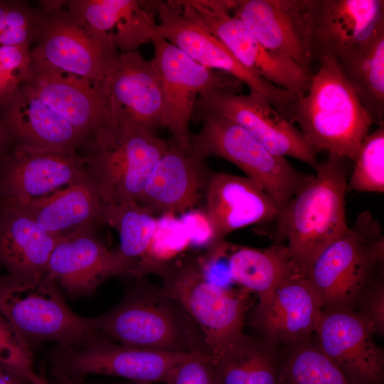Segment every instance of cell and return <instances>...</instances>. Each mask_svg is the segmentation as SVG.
I'll use <instances>...</instances> for the list:
<instances>
[{"mask_svg": "<svg viewBox=\"0 0 384 384\" xmlns=\"http://www.w3.org/2000/svg\"><path fill=\"white\" fill-rule=\"evenodd\" d=\"M159 289L176 302L196 324L214 363L244 334L249 292L210 282L198 262H187L165 272Z\"/></svg>", "mask_w": 384, "mask_h": 384, "instance_id": "cell-8", "label": "cell"}, {"mask_svg": "<svg viewBox=\"0 0 384 384\" xmlns=\"http://www.w3.org/2000/svg\"><path fill=\"white\" fill-rule=\"evenodd\" d=\"M112 118L151 129L163 127L160 81L149 60L137 51L120 54L108 80Z\"/></svg>", "mask_w": 384, "mask_h": 384, "instance_id": "cell-24", "label": "cell"}, {"mask_svg": "<svg viewBox=\"0 0 384 384\" xmlns=\"http://www.w3.org/2000/svg\"><path fill=\"white\" fill-rule=\"evenodd\" d=\"M26 45H1L0 66L21 83L28 72L31 56Z\"/></svg>", "mask_w": 384, "mask_h": 384, "instance_id": "cell-39", "label": "cell"}, {"mask_svg": "<svg viewBox=\"0 0 384 384\" xmlns=\"http://www.w3.org/2000/svg\"><path fill=\"white\" fill-rule=\"evenodd\" d=\"M3 105L4 127L20 144L36 149L75 151L80 146H89L91 143L22 83Z\"/></svg>", "mask_w": 384, "mask_h": 384, "instance_id": "cell-26", "label": "cell"}, {"mask_svg": "<svg viewBox=\"0 0 384 384\" xmlns=\"http://www.w3.org/2000/svg\"><path fill=\"white\" fill-rule=\"evenodd\" d=\"M230 250L227 260L231 280L255 294L259 304L267 302L283 282L302 275L284 245L262 249L231 246Z\"/></svg>", "mask_w": 384, "mask_h": 384, "instance_id": "cell-29", "label": "cell"}, {"mask_svg": "<svg viewBox=\"0 0 384 384\" xmlns=\"http://www.w3.org/2000/svg\"><path fill=\"white\" fill-rule=\"evenodd\" d=\"M42 4L46 17L31 58L93 84L108 86L120 53L73 16L61 1Z\"/></svg>", "mask_w": 384, "mask_h": 384, "instance_id": "cell-10", "label": "cell"}, {"mask_svg": "<svg viewBox=\"0 0 384 384\" xmlns=\"http://www.w3.org/2000/svg\"><path fill=\"white\" fill-rule=\"evenodd\" d=\"M21 82L0 66V105H3L17 90Z\"/></svg>", "mask_w": 384, "mask_h": 384, "instance_id": "cell-40", "label": "cell"}, {"mask_svg": "<svg viewBox=\"0 0 384 384\" xmlns=\"http://www.w3.org/2000/svg\"><path fill=\"white\" fill-rule=\"evenodd\" d=\"M103 203L89 177L18 207L47 233L63 238L93 229ZM15 208V207H14Z\"/></svg>", "mask_w": 384, "mask_h": 384, "instance_id": "cell-27", "label": "cell"}, {"mask_svg": "<svg viewBox=\"0 0 384 384\" xmlns=\"http://www.w3.org/2000/svg\"><path fill=\"white\" fill-rule=\"evenodd\" d=\"M88 177L75 151L18 144L0 166V207H21Z\"/></svg>", "mask_w": 384, "mask_h": 384, "instance_id": "cell-13", "label": "cell"}, {"mask_svg": "<svg viewBox=\"0 0 384 384\" xmlns=\"http://www.w3.org/2000/svg\"><path fill=\"white\" fill-rule=\"evenodd\" d=\"M314 334L319 348L352 384H382L383 350L355 312L323 311Z\"/></svg>", "mask_w": 384, "mask_h": 384, "instance_id": "cell-18", "label": "cell"}, {"mask_svg": "<svg viewBox=\"0 0 384 384\" xmlns=\"http://www.w3.org/2000/svg\"><path fill=\"white\" fill-rule=\"evenodd\" d=\"M191 354L127 346L101 335L80 347L55 346L49 359L53 375L58 380L71 381L102 375L153 384L163 383Z\"/></svg>", "mask_w": 384, "mask_h": 384, "instance_id": "cell-11", "label": "cell"}, {"mask_svg": "<svg viewBox=\"0 0 384 384\" xmlns=\"http://www.w3.org/2000/svg\"><path fill=\"white\" fill-rule=\"evenodd\" d=\"M306 92L288 107L309 144L354 161L373 124L334 57L320 61Z\"/></svg>", "mask_w": 384, "mask_h": 384, "instance_id": "cell-2", "label": "cell"}, {"mask_svg": "<svg viewBox=\"0 0 384 384\" xmlns=\"http://www.w3.org/2000/svg\"><path fill=\"white\" fill-rule=\"evenodd\" d=\"M203 159L171 142L149 174L138 203L154 215L194 207L209 177Z\"/></svg>", "mask_w": 384, "mask_h": 384, "instance_id": "cell-25", "label": "cell"}, {"mask_svg": "<svg viewBox=\"0 0 384 384\" xmlns=\"http://www.w3.org/2000/svg\"><path fill=\"white\" fill-rule=\"evenodd\" d=\"M162 383L217 384L215 363L206 353H193L174 367Z\"/></svg>", "mask_w": 384, "mask_h": 384, "instance_id": "cell-37", "label": "cell"}, {"mask_svg": "<svg viewBox=\"0 0 384 384\" xmlns=\"http://www.w3.org/2000/svg\"><path fill=\"white\" fill-rule=\"evenodd\" d=\"M336 60L372 122L384 124V30Z\"/></svg>", "mask_w": 384, "mask_h": 384, "instance_id": "cell-31", "label": "cell"}, {"mask_svg": "<svg viewBox=\"0 0 384 384\" xmlns=\"http://www.w3.org/2000/svg\"><path fill=\"white\" fill-rule=\"evenodd\" d=\"M45 17L43 9H32L16 1H0V44L29 46L38 38Z\"/></svg>", "mask_w": 384, "mask_h": 384, "instance_id": "cell-35", "label": "cell"}, {"mask_svg": "<svg viewBox=\"0 0 384 384\" xmlns=\"http://www.w3.org/2000/svg\"><path fill=\"white\" fill-rule=\"evenodd\" d=\"M321 303L304 276L283 282L266 303L250 314V323L267 343L279 346L312 336L322 314Z\"/></svg>", "mask_w": 384, "mask_h": 384, "instance_id": "cell-22", "label": "cell"}, {"mask_svg": "<svg viewBox=\"0 0 384 384\" xmlns=\"http://www.w3.org/2000/svg\"><path fill=\"white\" fill-rule=\"evenodd\" d=\"M211 246L236 230L276 220L279 211L262 187L245 176L216 173L205 190Z\"/></svg>", "mask_w": 384, "mask_h": 384, "instance_id": "cell-21", "label": "cell"}, {"mask_svg": "<svg viewBox=\"0 0 384 384\" xmlns=\"http://www.w3.org/2000/svg\"><path fill=\"white\" fill-rule=\"evenodd\" d=\"M196 107L199 112L216 114L238 124L274 154L293 157L314 169L318 164L316 151L302 132L257 92H207L198 96Z\"/></svg>", "mask_w": 384, "mask_h": 384, "instance_id": "cell-14", "label": "cell"}, {"mask_svg": "<svg viewBox=\"0 0 384 384\" xmlns=\"http://www.w3.org/2000/svg\"><path fill=\"white\" fill-rule=\"evenodd\" d=\"M151 42L154 53L149 61L161 86L163 127L171 132L179 146L189 149V122L198 96L214 90L236 93L240 82L201 65L159 35Z\"/></svg>", "mask_w": 384, "mask_h": 384, "instance_id": "cell-12", "label": "cell"}, {"mask_svg": "<svg viewBox=\"0 0 384 384\" xmlns=\"http://www.w3.org/2000/svg\"><path fill=\"white\" fill-rule=\"evenodd\" d=\"M62 5L120 54L137 50L156 36V1L70 0Z\"/></svg>", "mask_w": 384, "mask_h": 384, "instance_id": "cell-23", "label": "cell"}, {"mask_svg": "<svg viewBox=\"0 0 384 384\" xmlns=\"http://www.w3.org/2000/svg\"><path fill=\"white\" fill-rule=\"evenodd\" d=\"M278 214L273 244L284 245L304 276L316 257L348 228L346 158L329 153Z\"/></svg>", "mask_w": 384, "mask_h": 384, "instance_id": "cell-1", "label": "cell"}, {"mask_svg": "<svg viewBox=\"0 0 384 384\" xmlns=\"http://www.w3.org/2000/svg\"><path fill=\"white\" fill-rule=\"evenodd\" d=\"M158 35L177 46L201 65L219 70L265 96L287 119L288 107L298 97L277 87L242 65L183 1H156Z\"/></svg>", "mask_w": 384, "mask_h": 384, "instance_id": "cell-9", "label": "cell"}, {"mask_svg": "<svg viewBox=\"0 0 384 384\" xmlns=\"http://www.w3.org/2000/svg\"><path fill=\"white\" fill-rule=\"evenodd\" d=\"M305 26L312 60L336 59L384 30V1L306 0Z\"/></svg>", "mask_w": 384, "mask_h": 384, "instance_id": "cell-15", "label": "cell"}, {"mask_svg": "<svg viewBox=\"0 0 384 384\" xmlns=\"http://www.w3.org/2000/svg\"><path fill=\"white\" fill-rule=\"evenodd\" d=\"M0 363L22 372L36 383L43 380L34 370L32 348L1 314Z\"/></svg>", "mask_w": 384, "mask_h": 384, "instance_id": "cell-36", "label": "cell"}, {"mask_svg": "<svg viewBox=\"0 0 384 384\" xmlns=\"http://www.w3.org/2000/svg\"><path fill=\"white\" fill-rule=\"evenodd\" d=\"M97 331L118 343L169 353H207L186 311L159 289L137 284L107 312L92 317Z\"/></svg>", "mask_w": 384, "mask_h": 384, "instance_id": "cell-4", "label": "cell"}, {"mask_svg": "<svg viewBox=\"0 0 384 384\" xmlns=\"http://www.w3.org/2000/svg\"><path fill=\"white\" fill-rule=\"evenodd\" d=\"M230 4L231 13L268 51L313 75L306 35V0H230Z\"/></svg>", "mask_w": 384, "mask_h": 384, "instance_id": "cell-19", "label": "cell"}, {"mask_svg": "<svg viewBox=\"0 0 384 384\" xmlns=\"http://www.w3.org/2000/svg\"><path fill=\"white\" fill-rule=\"evenodd\" d=\"M347 188L357 192H384V124L361 142Z\"/></svg>", "mask_w": 384, "mask_h": 384, "instance_id": "cell-34", "label": "cell"}, {"mask_svg": "<svg viewBox=\"0 0 384 384\" xmlns=\"http://www.w3.org/2000/svg\"><path fill=\"white\" fill-rule=\"evenodd\" d=\"M61 238L41 228L21 209L0 207V264L8 274H46L53 250Z\"/></svg>", "mask_w": 384, "mask_h": 384, "instance_id": "cell-28", "label": "cell"}, {"mask_svg": "<svg viewBox=\"0 0 384 384\" xmlns=\"http://www.w3.org/2000/svg\"><path fill=\"white\" fill-rule=\"evenodd\" d=\"M201 129L191 136L190 150L215 156L240 168L270 196L279 213L312 175L301 173L284 156L265 148L242 127L223 116L200 112Z\"/></svg>", "mask_w": 384, "mask_h": 384, "instance_id": "cell-7", "label": "cell"}, {"mask_svg": "<svg viewBox=\"0 0 384 384\" xmlns=\"http://www.w3.org/2000/svg\"><path fill=\"white\" fill-rule=\"evenodd\" d=\"M31 384H36V383H31ZM39 384H48V382L44 379V380H43L42 383H39Z\"/></svg>", "mask_w": 384, "mask_h": 384, "instance_id": "cell-45", "label": "cell"}, {"mask_svg": "<svg viewBox=\"0 0 384 384\" xmlns=\"http://www.w3.org/2000/svg\"><path fill=\"white\" fill-rule=\"evenodd\" d=\"M55 380L64 381L68 384H107V383H98V382L90 381V380H86L85 378L81 379V380H71V381L58 380V379H55ZM112 384H139V383L127 380V382H124V383H112Z\"/></svg>", "mask_w": 384, "mask_h": 384, "instance_id": "cell-42", "label": "cell"}, {"mask_svg": "<svg viewBox=\"0 0 384 384\" xmlns=\"http://www.w3.org/2000/svg\"><path fill=\"white\" fill-rule=\"evenodd\" d=\"M55 381H56L57 384H68V383H65L64 381H61V380H55Z\"/></svg>", "mask_w": 384, "mask_h": 384, "instance_id": "cell-44", "label": "cell"}, {"mask_svg": "<svg viewBox=\"0 0 384 384\" xmlns=\"http://www.w3.org/2000/svg\"><path fill=\"white\" fill-rule=\"evenodd\" d=\"M285 346L277 384H352L311 336Z\"/></svg>", "mask_w": 384, "mask_h": 384, "instance_id": "cell-33", "label": "cell"}, {"mask_svg": "<svg viewBox=\"0 0 384 384\" xmlns=\"http://www.w3.org/2000/svg\"><path fill=\"white\" fill-rule=\"evenodd\" d=\"M383 264L382 226L363 211L316 257L304 277L323 311H353L363 292L383 276Z\"/></svg>", "mask_w": 384, "mask_h": 384, "instance_id": "cell-3", "label": "cell"}, {"mask_svg": "<svg viewBox=\"0 0 384 384\" xmlns=\"http://www.w3.org/2000/svg\"><path fill=\"white\" fill-rule=\"evenodd\" d=\"M101 222L117 232V250L128 274L139 277L152 271L150 254L158 229L152 212L136 201L103 203Z\"/></svg>", "mask_w": 384, "mask_h": 384, "instance_id": "cell-30", "label": "cell"}, {"mask_svg": "<svg viewBox=\"0 0 384 384\" xmlns=\"http://www.w3.org/2000/svg\"><path fill=\"white\" fill-rule=\"evenodd\" d=\"M31 383H36L22 372L0 363V384H31Z\"/></svg>", "mask_w": 384, "mask_h": 384, "instance_id": "cell-41", "label": "cell"}, {"mask_svg": "<svg viewBox=\"0 0 384 384\" xmlns=\"http://www.w3.org/2000/svg\"><path fill=\"white\" fill-rule=\"evenodd\" d=\"M171 142L153 130L124 120H114L100 131L85 159L88 177L102 203L137 202Z\"/></svg>", "mask_w": 384, "mask_h": 384, "instance_id": "cell-6", "label": "cell"}, {"mask_svg": "<svg viewBox=\"0 0 384 384\" xmlns=\"http://www.w3.org/2000/svg\"><path fill=\"white\" fill-rule=\"evenodd\" d=\"M209 29L246 68L297 96L304 95L313 75L268 51L230 11V0H188Z\"/></svg>", "mask_w": 384, "mask_h": 384, "instance_id": "cell-16", "label": "cell"}, {"mask_svg": "<svg viewBox=\"0 0 384 384\" xmlns=\"http://www.w3.org/2000/svg\"><path fill=\"white\" fill-rule=\"evenodd\" d=\"M22 84L90 141L114 121L108 86L32 58Z\"/></svg>", "mask_w": 384, "mask_h": 384, "instance_id": "cell-17", "label": "cell"}, {"mask_svg": "<svg viewBox=\"0 0 384 384\" xmlns=\"http://www.w3.org/2000/svg\"><path fill=\"white\" fill-rule=\"evenodd\" d=\"M8 139V132L4 127L0 123V154L3 151Z\"/></svg>", "mask_w": 384, "mask_h": 384, "instance_id": "cell-43", "label": "cell"}, {"mask_svg": "<svg viewBox=\"0 0 384 384\" xmlns=\"http://www.w3.org/2000/svg\"><path fill=\"white\" fill-rule=\"evenodd\" d=\"M0 314L31 348L47 342L80 347L101 336L92 317L73 311L46 273L0 275Z\"/></svg>", "mask_w": 384, "mask_h": 384, "instance_id": "cell-5", "label": "cell"}, {"mask_svg": "<svg viewBox=\"0 0 384 384\" xmlns=\"http://www.w3.org/2000/svg\"><path fill=\"white\" fill-rule=\"evenodd\" d=\"M353 311L368 325L373 335L383 336V276L377 279L363 292Z\"/></svg>", "mask_w": 384, "mask_h": 384, "instance_id": "cell-38", "label": "cell"}, {"mask_svg": "<svg viewBox=\"0 0 384 384\" xmlns=\"http://www.w3.org/2000/svg\"><path fill=\"white\" fill-rule=\"evenodd\" d=\"M279 349L243 334L215 363L217 384H277Z\"/></svg>", "mask_w": 384, "mask_h": 384, "instance_id": "cell-32", "label": "cell"}, {"mask_svg": "<svg viewBox=\"0 0 384 384\" xmlns=\"http://www.w3.org/2000/svg\"><path fill=\"white\" fill-rule=\"evenodd\" d=\"M92 230L63 237L48 261L46 274L70 298L89 296L107 278L128 274L118 250L108 249Z\"/></svg>", "mask_w": 384, "mask_h": 384, "instance_id": "cell-20", "label": "cell"}]
</instances>
